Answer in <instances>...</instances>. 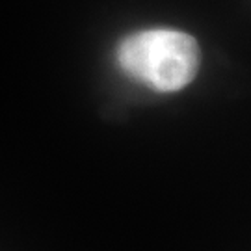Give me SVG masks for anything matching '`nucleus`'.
I'll use <instances>...</instances> for the list:
<instances>
[{"label":"nucleus","mask_w":251,"mask_h":251,"mask_svg":"<svg viewBox=\"0 0 251 251\" xmlns=\"http://www.w3.org/2000/svg\"><path fill=\"white\" fill-rule=\"evenodd\" d=\"M125 75L160 93L186 88L198 76L201 50L194 37L171 28H152L126 36L117 47Z\"/></svg>","instance_id":"1"}]
</instances>
